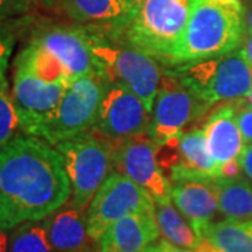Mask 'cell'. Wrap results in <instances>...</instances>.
I'll use <instances>...</instances> for the list:
<instances>
[{"mask_svg":"<svg viewBox=\"0 0 252 252\" xmlns=\"http://www.w3.org/2000/svg\"><path fill=\"white\" fill-rule=\"evenodd\" d=\"M72 198L63 156L45 139L21 133L0 149V228L44 220Z\"/></svg>","mask_w":252,"mask_h":252,"instance_id":"obj_1","label":"cell"},{"mask_svg":"<svg viewBox=\"0 0 252 252\" xmlns=\"http://www.w3.org/2000/svg\"><path fill=\"white\" fill-rule=\"evenodd\" d=\"M244 35V7L238 0H192L174 64L230 54L241 46Z\"/></svg>","mask_w":252,"mask_h":252,"instance_id":"obj_2","label":"cell"},{"mask_svg":"<svg viewBox=\"0 0 252 252\" xmlns=\"http://www.w3.org/2000/svg\"><path fill=\"white\" fill-rule=\"evenodd\" d=\"M162 73L177 79L209 107L243 98L252 87V67L241 46L216 58L162 66Z\"/></svg>","mask_w":252,"mask_h":252,"instance_id":"obj_3","label":"cell"},{"mask_svg":"<svg viewBox=\"0 0 252 252\" xmlns=\"http://www.w3.org/2000/svg\"><path fill=\"white\" fill-rule=\"evenodd\" d=\"M190 9L192 0H142L122 39L162 66H172Z\"/></svg>","mask_w":252,"mask_h":252,"instance_id":"obj_4","label":"cell"},{"mask_svg":"<svg viewBox=\"0 0 252 252\" xmlns=\"http://www.w3.org/2000/svg\"><path fill=\"white\" fill-rule=\"evenodd\" d=\"M55 147L63 156L72 185L70 206L86 212L101 185L114 172V147L93 129Z\"/></svg>","mask_w":252,"mask_h":252,"instance_id":"obj_5","label":"cell"},{"mask_svg":"<svg viewBox=\"0 0 252 252\" xmlns=\"http://www.w3.org/2000/svg\"><path fill=\"white\" fill-rule=\"evenodd\" d=\"M90 34L91 49L102 64L109 81L133 91L152 114L162 79L161 63L125 41Z\"/></svg>","mask_w":252,"mask_h":252,"instance_id":"obj_6","label":"cell"},{"mask_svg":"<svg viewBox=\"0 0 252 252\" xmlns=\"http://www.w3.org/2000/svg\"><path fill=\"white\" fill-rule=\"evenodd\" d=\"M108 83L104 76H83L70 81L42 139L56 146L91 130L97 122L101 99Z\"/></svg>","mask_w":252,"mask_h":252,"instance_id":"obj_7","label":"cell"},{"mask_svg":"<svg viewBox=\"0 0 252 252\" xmlns=\"http://www.w3.org/2000/svg\"><path fill=\"white\" fill-rule=\"evenodd\" d=\"M70 81H48L21 63L14 62L11 98L23 133L42 137L54 121Z\"/></svg>","mask_w":252,"mask_h":252,"instance_id":"obj_8","label":"cell"},{"mask_svg":"<svg viewBox=\"0 0 252 252\" xmlns=\"http://www.w3.org/2000/svg\"><path fill=\"white\" fill-rule=\"evenodd\" d=\"M28 41L52 55L72 80L83 76L107 77L91 49L89 31L74 23L42 21L34 26Z\"/></svg>","mask_w":252,"mask_h":252,"instance_id":"obj_9","label":"cell"},{"mask_svg":"<svg viewBox=\"0 0 252 252\" xmlns=\"http://www.w3.org/2000/svg\"><path fill=\"white\" fill-rule=\"evenodd\" d=\"M154 209L156 202L146 189L112 172L86 210L87 231L94 241H98L109 225L119 219L133 213L153 212Z\"/></svg>","mask_w":252,"mask_h":252,"instance_id":"obj_10","label":"cell"},{"mask_svg":"<svg viewBox=\"0 0 252 252\" xmlns=\"http://www.w3.org/2000/svg\"><path fill=\"white\" fill-rule=\"evenodd\" d=\"M210 108L177 79L162 73L147 133L157 146L164 144L182 135L188 126L203 118Z\"/></svg>","mask_w":252,"mask_h":252,"instance_id":"obj_11","label":"cell"},{"mask_svg":"<svg viewBox=\"0 0 252 252\" xmlns=\"http://www.w3.org/2000/svg\"><path fill=\"white\" fill-rule=\"evenodd\" d=\"M150 118L152 114L133 91L109 81L93 130L115 147L133 136L147 132Z\"/></svg>","mask_w":252,"mask_h":252,"instance_id":"obj_12","label":"cell"},{"mask_svg":"<svg viewBox=\"0 0 252 252\" xmlns=\"http://www.w3.org/2000/svg\"><path fill=\"white\" fill-rule=\"evenodd\" d=\"M157 161L170 182L220 178V167L209 152L203 129L189 130L157 146Z\"/></svg>","mask_w":252,"mask_h":252,"instance_id":"obj_13","label":"cell"},{"mask_svg":"<svg viewBox=\"0 0 252 252\" xmlns=\"http://www.w3.org/2000/svg\"><path fill=\"white\" fill-rule=\"evenodd\" d=\"M114 172L146 189L156 203L171 202V182L157 161V144L147 132L114 147Z\"/></svg>","mask_w":252,"mask_h":252,"instance_id":"obj_14","label":"cell"},{"mask_svg":"<svg viewBox=\"0 0 252 252\" xmlns=\"http://www.w3.org/2000/svg\"><path fill=\"white\" fill-rule=\"evenodd\" d=\"M61 13L91 34L121 39L135 17L136 9L122 0H62Z\"/></svg>","mask_w":252,"mask_h":252,"instance_id":"obj_15","label":"cell"},{"mask_svg":"<svg viewBox=\"0 0 252 252\" xmlns=\"http://www.w3.org/2000/svg\"><path fill=\"white\" fill-rule=\"evenodd\" d=\"M215 181L181 180L171 182L172 202L200 238L219 210Z\"/></svg>","mask_w":252,"mask_h":252,"instance_id":"obj_16","label":"cell"},{"mask_svg":"<svg viewBox=\"0 0 252 252\" xmlns=\"http://www.w3.org/2000/svg\"><path fill=\"white\" fill-rule=\"evenodd\" d=\"M160 235L156 213L142 212L122 217L99 238V252H142Z\"/></svg>","mask_w":252,"mask_h":252,"instance_id":"obj_17","label":"cell"},{"mask_svg":"<svg viewBox=\"0 0 252 252\" xmlns=\"http://www.w3.org/2000/svg\"><path fill=\"white\" fill-rule=\"evenodd\" d=\"M235 111L230 104L223 105L209 115L203 126L209 152L220 168L228 162L240 161L245 146Z\"/></svg>","mask_w":252,"mask_h":252,"instance_id":"obj_18","label":"cell"},{"mask_svg":"<svg viewBox=\"0 0 252 252\" xmlns=\"http://www.w3.org/2000/svg\"><path fill=\"white\" fill-rule=\"evenodd\" d=\"M48 240L55 252H89L90 240L86 212L73 206H62L44 219Z\"/></svg>","mask_w":252,"mask_h":252,"instance_id":"obj_19","label":"cell"},{"mask_svg":"<svg viewBox=\"0 0 252 252\" xmlns=\"http://www.w3.org/2000/svg\"><path fill=\"white\" fill-rule=\"evenodd\" d=\"M219 212L230 221H252V185L244 177L217 178Z\"/></svg>","mask_w":252,"mask_h":252,"instance_id":"obj_20","label":"cell"},{"mask_svg":"<svg viewBox=\"0 0 252 252\" xmlns=\"http://www.w3.org/2000/svg\"><path fill=\"white\" fill-rule=\"evenodd\" d=\"M154 213L164 241L184 250H195L198 247L202 238L195 233L187 217L180 213L178 207L174 206L171 202L156 203Z\"/></svg>","mask_w":252,"mask_h":252,"instance_id":"obj_21","label":"cell"},{"mask_svg":"<svg viewBox=\"0 0 252 252\" xmlns=\"http://www.w3.org/2000/svg\"><path fill=\"white\" fill-rule=\"evenodd\" d=\"M202 238H207L223 252H252V221L210 223Z\"/></svg>","mask_w":252,"mask_h":252,"instance_id":"obj_22","label":"cell"},{"mask_svg":"<svg viewBox=\"0 0 252 252\" xmlns=\"http://www.w3.org/2000/svg\"><path fill=\"white\" fill-rule=\"evenodd\" d=\"M7 252H55L44 220L26 221L10 230Z\"/></svg>","mask_w":252,"mask_h":252,"instance_id":"obj_23","label":"cell"},{"mask_svg":"<svg viewBox=\"0 0 252 252\" xmlns=\"http://www.w3.org/2000/svg\"><path fill=\"white\" fill-rule=\"evenodd\" d=\"M21 133L23 130L13 104L6 73H0V149Z\"/></svg>","mask_w":252,"mask_h":252,"instance_id":"obj_24","label":"cell"},{"mask_svg":"<svg viewBox=\"0 0 252 252\" xmlns=\"http://www.w3.org/2000/svg\"><path fill=\"white\" fill-rule=\"evenodd\" d=\"M38 4V0H0V21L13 23L17 18L26 17Z\"/></svg>","mask_w":252,"mask_h":252,"instance_id":"obj_25","label":"cell"},{"mask_svg":"<svg viewBox=\"0 0 252 252\" xmlns=\"http://www.w3.org/2000/svg\"><path fill=\"white\" fill-rule=\"evenodd\" d=\"M16 42L14 24L0 21V73H6Z\"/></svg>","mask_w":252,"mask_h":252,"instance_id":"obj_26","label":"cell"},{"mask_svg":"<svg viewBox=\"0 0 252 252\" xmlns=\"http://www.w3.org/2000/svg\"><path fill=\"white\" fill-rule=\"evenodd\" d=\"M235 118L243 135L244 144H252V108L245 102V105L237 108Z\"/></svg>","mask_w":252,"mask_h":252,"instance_id":"obj_27","label":"cell"},{"mask_svg":"<svg viewBox=\"0 0 252 252\" xmlns=\"http://www.w3.org/2000/svg\"><path fill=\"white\" fill-rule=\"evenodd\" d=\"M240 164H241V168H243L247 180L250 181V184L252 185V144L244 146L243 154L240 157Z\"/></svg>","mask_w":252,"mask_h":252,"instance_id":"obj_28","label":"cell"},{"mask_svg":"<svg viewBox=\"0 0 252 252\" xmlns=\"http://www.w3.org/2000/svg\"><path fill=\"white\" fill-rule=\"evenodd\" d=\"M241 49H243L245 59L248 61V63L251 64L252 67V34H245L244 35Z\"/></svg>","mask_w":252,"mask_h":252,"instance_id":"obj_29","label":"cell"},{"mask_svg":"<svg viewBox=\"0 0 252 252\" xmlns=\"http://www.w3.org/2000/svg\"><path fill=\"white\" fill-rule=\"evenodd\" d=\"M193 252H223L217 245L209 241L207 238H202L200 243L198 244V247L193 250Z\"/></svg>","mask_w":252,"mask_h":252,"instance_id":"obj_30","label":"cell"},{"mask_svg":"<svg viewBox=\"0 0 252 252\" xmlns=\"http://www.w3.org/2000/svg\"><path fill=\"white\" fill-rule=\"evenodd\" d=\"M244 24L245 34H252V3L244 9Z\"/></svg>","mask_w":252,"mask_h":252,"instance_id":"obj_31","label":"cell"},{"mask_svg":"<svg viewBox=\"0 0 252 252\" xmlns=\"http://www.w3.org/2000/svg\"><path fill=\"white\" fill-rule=\"evenodd\" d=\"M38 3L49 11H59L61 13V4L62 0H38Z\"/></svg>","mask_w":252,"mask_h":252,"instance_id":"obj_32","label":"cell"},{"mask_svg":"<svg viewBox=\"0 0 252 252\" xmlns=\"http://www.w3.org/2000/svg\"><path fill=\"white\" fill-rule=\"evenodd\" d=\"M160 245H161L162 251L164 252H190L188 250H184V248H180V247H175L172 244L167 243V241H160Z\"/></svg>","mask_w":252,"mask_h":252,"instance_id":"obj_33","label":"cell"},{"mask_svg":"<svg viewBox=\"0 0 252 252\" xmlns=\"http://www.w3.org/2000/svg\"><path fill=\"white\" fill-rule=\"evenodd\" d=\"M7 245H9V234L7 231L0 228V252H7Z\"/></svg>","mask_w":252,"mask_h":252,"instance_id":"obj_34","label":"cell"},{"mask_svg":"<svg viewBox=\"0 0 252 252\" xmlns=\"http://www.w3.org/2000/svg\"><path fill=\"white\" fill-rule=\"evenodd\" d=\"M142 252H164L162 251V248H161V245L158 244V245H149L146 250H143Z\"/></svg>","mask_w":252,"mask_h":252,"instance_id":"obj_35","label":"cell"},{"mask_svg":"<svg viewBox=\"0 0 252 252\" xmlns=\"http://www.w3.org/2000/svg\"><path fill=\"white\" fill-rule=\"evenodd\" d=\"M122 1H125L126 4L129 6V7H132V9L137 10V6L140 4V1L142 0H122Z\"/></svg>","mask_w":252,"mask_h":252,"instance_id":"obj_36","label":"cell"},{"mask_svg":"<svg viewBox=\"0 0 252 252\" xmlns=\"http://www.w3.org/2000/svg\"><path fill=\"white\" fill-rule=\"evenodd\" d=\"M245 98H247L245 99V101H247V104H248V105L252 108V87H251V90H250V93L245 95Z\"/></svg>","mask_w":252,"mask_h":252,"instance_id":"obj_37","label":"cell"},{"mask_svg":"<svg viewBox=\"0 0 252 252\" xmlns=\"http://www.w3.org/2000/svg\"><path fill=\"white\" fill-rule=\"evenodd\" d=\"M238 1H240V4L243 6L244 9H245V7H247L248 4H251V3H252V0H238Z\"/></svg>","mask_w":252,"mask_h":252,"instance_id":"obj_38","label":"cell"},{"mask_svg":"<svg viewBox=\"0 0 252 252\" xmlns=\"http://www.w3.org/2000/svg\"><path fill=\"white\" fill-rule=\"evenodd\" d=\"M89 252H93V251H89Z\"/></svg>","mask_w":252,"mask_h":252,"instance_id":"obj_39","label":"cell"}]
</instances>
